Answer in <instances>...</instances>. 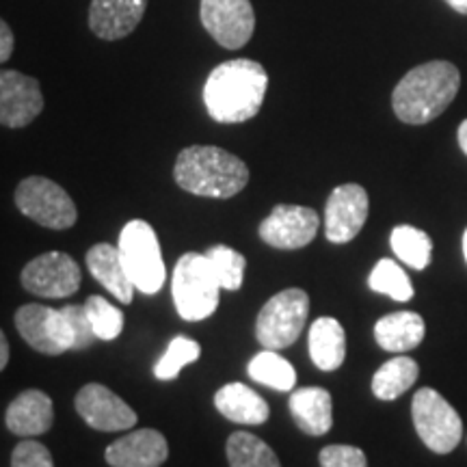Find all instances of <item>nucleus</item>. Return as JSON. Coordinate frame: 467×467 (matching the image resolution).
<instances>
[{
    "instance_id": "nucleus-1",
    "label": "nucleus",
    "mask_w": 467,
    "mask_h": 467,
    "mask_svg": "<svg viewBox=\"0 0 467 467\" xmlns=\"http://www.w3.org/2000/svg\"><path fill=\"white\" fill-rule=\"evenodd\" d=\"M268 89V74L254 58H230L208 74L203 104L219 124H243L260 113Z\"/></svg>"
},
{
    "instance_id": "nucleus-2",
    "label": "nucleus",
    "mask_w": 467,
    "mask_h": 467,
    "mask_svg": "<svg viewBox=\"0 0 467 467\" xmlns=\"http://www.w3.org/2000/svg\"><path fill=\"white\" fill-rule=\"evenodd\" d=\"M461 74L454 63L431 61L409 69L392 93L394 113L400 121L422 126L440 117L457 98Z\"/></svg>"
},
{
    "instance_id": "nucleus-3",
    "label": "nucleus",
    "mask_w": 467,
    "mask_h": 467,
    "mask_svg": "<svg viewBox=\"0 0 467 467\" xmlns=\"http://www.w3.org/2000/svg\"><path fill=\"white\" fill-rule=\"evenodd\" d=\"M173 178L191 195L230 200L247 186L249 167L217 145H191L178 154Z\"/></svg>"
},
{
    "instance_id": "nucleus-4",
    "label": "nucleus",
    "mask_w": 467,
    "mask_h": 467,
    "mask_svg": "<svg viewBox=\"0 0 467 467\" xmlns=\"http://www.w3.org/2000/svg\"><path fill=\"white\" fill-rule=\"evenodd\" d=\"M221 284L206 254H184L173 268L171 295L178 314L189 323L206 320L219 307Z\"/></svg>"
},
{
    "instance_id": "nucleus-5",
    "label": "nucleus",
    "mask_w": 467,
    "mask_h": 467,
    "mask_svg": "<svg viewBox=\"0 0 467 467\" xmlns=\"http://www.w3.org/2000/svg\"><path fill=\"white\" fill-rule=\"evenodd\" d=\"M117 249L134 288L143 295H156L165 284V262L154 227L141 219L130 221L119 234Z\"/></svg>"
},
{
    "instance_id": "nucleus-6",
    "label": "nucleus",
    "mask_w": 467,
    "mask_h": 467,
    "mask_svg": "<svg viewBox=\"0 0 467 467\" xmlns=\"http://www.w3.org/2000/svg\"><path fill=\"white\" fill-rule=\"evenodd\" d=\"M309 296L301 288L282 290L260 309L255 337L265 348L282 350L299 340L307 323Z\"/></svg>"
},
{
    "instance_id": "nucleus-7",
    "label": "nucleus",
    "mask_w": 467,
    "mask_h": 467,
    "mask_svg": "<svg viewBox=\"0 0 467 467\" xmlns=\"http://www.w3.org/2000/svg\"><path fill=\"white\" fill-rule=\"evenodd\" d=\"M411 416L420 440L429 451L448 454L459 446L463 424L451 402L431 388L418 389L411 402Z\"/></svg>"
},
{
    "instance_id": "nucleus-8",
    "label": "nucleus",
    "mask_w": 467,
    "mask_h": 467,
    "mask_svg": "<svg viewBox=\"0 0 467 467\" xmlns=\"http://www.w3.org/2000/svg\"><path fill=\"white\" fill-rule=\"evenodd\" d=\"M16 206L25 217L48 230H67L78 219L72 197L44 175H31L17 184Z\"/></svg>"
},
{
    "instance_id": "nucleus-9",
    "label": "nucleus",
    "mask_w": 467,
    "mask_h": 467,
    "mask_svg": "<svg viewBox=\"0 0 467 467\" xmlns=\"http://www.w3.org/2000/svg\"><path fill=\"white\" fill-rule=\"evenodd\" d=\"M200 20L210 37L227 50H238L255 31L251 0H200Z\"/></svg>"
},
{
    "instance_id": "nucleus-10",
    "label": "nucleus",
    "mask_w": 467,
    "mask_h": 467,
    "mask_svg": "<svg viewBox=\"0 0 467 467\" xmlns=\"http://www.w3.org/2000/svg\"><path fill=\"white\" fill-rule=\"evenodd\" d=\"M80 266L72 255L61 251L37 255L22 271V285L46 299H66L80 288Z\"/></svg>"
},
{
    "instance_id": "nucleus-11",
    "label": "nucleus",
    "mask_w": 467,
    "mask_h": 467,
    "mask_svg": "<svg viewBox=\"0 0 467 467\" xmlns=\"http://www.w3.org/2000/svg\"><path fill=\"white\" fill-rule=\"evenodd\" d=\"M318 227L317 210L279 203L260 223V238L275 249H301L317 238Z\"/></svg>"
},
{
    "instance_id": "nucleus-12",
    "label": "nucleus",
    "mask_w": 467,
    "mask_h": 467,
    "mask_svg": "<svg viewBox=\"0 0 467 467\" xmlns=\"http://www.w3.org/2000/svg\"><path fill=\"white\" fill-rule=\"evenodd\" d=\"M370 202L359 184H342L331 191L325 206V236L329 243H350L361 232Z\"/></svg>"
},
{
    "instance_id": "nucleus-13",
    "label": "nucleus",
    "mask_w": 467,
    "mask_h": 467,
    "mask_svg": "<svg viewBox=\"0 0 467 467\" xmlns=\"http://www.w3.org/2000/svg\"><path fill=\"white\" fill-rule=\"evenodd\" d=\"M44 110L39 80L16 69H0V126L25 128Z\"/></svg>"
},
{
    "instance_id": "nucleus-14",
    "label": "nucleus",
    "mask_w": 467,
    "mask_h": 467,
    "mask_svg": "<svg viewBox=\"0 0 467 467\" xmlns=\"http://www.w3.org/2000/svg\"><path fill=\"white\" fill-rule=\"evenodd\" d=\"M76 411L91 429L115 433V431H128L137 424V413L128 407L107 385L89 383L76 394Z\"/></svg>"
},
{
    "instance_id": "nucleus-15",
    "label": "nucleus",
    "mask_w": 467,
    "mask_h": 467,
    "mask_svg": "<svg viewBox=\"0 0 467 467\" xmlns=\"http://www.w3.org/2000/svg\"><path fill=\"white\" fill-rule=\"evenodd\" d=\"M148 0H91L89 28L104 42H119L141 25Z\"/></svg>"
},
{
    "instance_id": "nucleus-16",
    "label": "nucleus",
    "mask_w": 467,
    "mask_h": 467,
    "mask_svg": "<svg viewBox=\"0 0 467 467\" xmlns=\"http://www.w3.org/2000/svg\"><path fill=\"white\" fill-rule=\"evenodd\" d=\"M167 457L165 435L154 429L132 431L107 448V463L113 467H161Z\"/></svg>"
},
{
    "instance_id": "nucleus-17",
    "label": "nucleus",
    "mask_w": 467,
    "mask_h": 467,
    "mask_svg": "<svg viewBox=\"0 0 467 467\" xmlns=\"http://www.w3.org/2000/svg\"><path fill=\"white\" fill-rule=\"evenodd\" d=\"M5 422L14 435H44L55 422V407H52L50 396L42 389H25L9 402Z\"/></svg>"
},
{
    "instance_id": "nucleus-18",
    "label": "nucleus",
    "mask_w": 467,
    "mask_h": 467,
    "mask_svg": "<svg viewBox=\"0 0 467 467\" xmlns=\"http://www.w3.org/2000/svg\"><path fill=\"white\" fill-rule=\"evenodd\" d=\"M295 422L306 435H327L334 426V402L325 388L295 389L288 400Z\"/></svg>"
},
{
    "instance_id": "nucleus-19",
    "label": "nucleus",
    "mask_w": 467,
    "mask_h": 467,
    "mask_svg": "<svg viewBox=\"0 0 467 467\" xmlns=\"http://www.w3.org/2000/svg\"><path fill=\"white\" fill-rule=\"evenodd\" d=\"M87 266H89L91 275L107 288L115 299L121 303H132L134 296V284L130 275H128L124 262H121L119 249L109 243L93 244L87 251Z\"/></svg>"
},
{
    "instance_id": "nucleus-20",
    "label": "nucleus",
    "mask_w": 467,
    "mask_h": 467,
    "mask_svg": "<svg viewBox=\"0 0 467 467\" xmlns=\"http://www.w3.org/2000/svg\"><path fill=\"white\" fill-rule=\"evenodd\" d=\"M214 405H217L221 416L230 422L258 426L268 420V405L258 392L244 383H227L214 394Z\"/></svg>"
},
{
    "instance_id": "nucleus-21",
    "label": "nucleus",
    "mask_w": 467,
    "mask_h": 467,
    "mask_svg": "<svg viewBox=\"0 0 467 467\" xmlns=\"http://www.w3.org/2000/svg\"><path fill=\"white\" fill-rule=\"evenodd\" d=\"M309 358L320 370L331 372L347 358V334L336 318L323 317L309 327Z\"/></svg>"
},
{
    "instance_id": "nucleus-22",
    "label": "nucleus",
    "mask_w": 467,
    "mask_h": 467,
    "mask_svg": "<svg viewBox=\"0 0 467 467\" xmlns=\"http://www.w3.org/2000/svg\"><path fill=\"white\" fill-rule=\"evenodd\" d=\"M426 336L424 318L416 312H396L383 317L375 325V340L389 353H405L420 347Z\"/></svg>"
},
{
    "instance_id": "nucleus-23",
    "label": "nucleus",
    "mask_w": 467,
    "mask_h": 467,
    "mask_svg": "<svg viewBox=\"0 0 467 467\" xmlns=\"http://www.w3.org/2000/svg\"><path fill=\"white\" fill-rule=\"evenodd\" d=\"M52 312L55 309L39 306V303H28L16 312L17 334L25 337V342L44 355H61L66 353L55 336L52 327Z\"/></svg>"
},
{
    "instance_id": "nucleus-24",
    "label": "nucleus",
    "mask_w": 467,
    "mask_h": 467,
    "mask_svg": "<svg viewBox=\"0 0 467 467\" xmlns=\"http://www.w3.org/2000/svg\"><path fill=\"white\" fill-rule=\"evenodd\" d=\"M418 375L420 368L416 359L407 358V355H396L375 372L372 392L379 400H396L418 381Z\"/></svg>"
},
{
    "instance_id": "nucleus-25",
    "label": "nucleus",
    "mask_w": 467,
    "mask_h": 467,
    "mask_svg": "<svg viewBox=\"0 0 467 467\" xmlns=\"http://www.w3.org/2000/svg\"><path fill=\"white\" fill-rule=\"evenodd\" d=\"M52 327L63 350L89 348L98 340L85 306H66L52 312Z\"/></svg>"
},
{
    "instance_id": "nucleus-26",
    "label": "nucleus",
    "mask_w": 467,
    "mask_h": 467,
    "mask_svg": "<svg viewBox=\"0 0 467 467\" xmlns=\"http://www.w3.org/2000/svg\"><path fill=\"white\" fill-rule=\"evenodd\" d=\"M249 377L255 383L277 389V392H292L296 385V372L288 359H284L277 350L265 348L249 361Z\"/></svg>"
},
{
    "instance_id": "nucleus-27",
    "label": "nucleus",
    "mask_w": 467,
    "mask_h": 467,
    "mask_svg": "<svg viewBox=\"0 0 467 467\" xmlns=\"http://www.w3.org/2000/svg\"><path fill=\"white\" fill-rule=\"evenodd\" d=\"M227 461L230 467H282L266 441L244 431L230 435L227 440Z\"/></svg>"
},
{
    "instance_id": "nucleus-28",
    "label": "nucleus",
    "mask_w": 467,
    "mask_h": 467,
    "mask_svg": "<svg viewBox=\"0 0 467 467\" xmlns=\"http://www.w3.org/2000/svg\"><path fill=\"white\" fill-rule=\"evenodd\" d=\"M389 243H392V251L400 262L416 268V271H424L429 266L431 255H433V243L426 232L413 225H399L392 230Z\"/></svg>"
},
{
    "instance_id": "nucleus-29",
    "label": "nucleus",
    "mask_w": 467,
    "mask_h": 467,
    "mask_svg": "<svg viewBox=\"0 0 467 467\" xmlns=\"http://www.w3.org/2000/svg\"><path fill=\"white\" fill-rule=\"evenodd\" d=\"M368 285H370V290L379 292V295H388L400 303H405L413 296V285L409 282L407 273L389 258L377 262L370 277H368Z\"/></svg>"
},
{
    "instance_id": "nucleus-30",
    "label": "nucleus",
    "mask_w": 467,
    "mask_h": 467,
    "mask_svg": "<svg viewBox=\"0 0 467 467\" xmlns=\"http://www.w3.org/2000/svg\"><path fill=\"white\" fill-rule=\"evenodd\" d=\"M200 355L202 347L195 340L184 336L173 337L171 344H169L165 350V355L156 361L154 375L156 379H161V381H173V379L180 375V370H182L184 366L192 364V361L200 359Z\"/></svg>"
},
{
    "instance_id": "nucleus-31",
    "label": "nucleus",
    "mask_w": 467,
    "mask_h": 467,
    "mask_svg": "<svg viewBox=\"0 0 467 467\" xmlns=\"http://www.w3.org/2000/svg\"><path fill=\"white\" fill-rule=\"evenodd\" d=\"M206 258L214 268V275H217L221 288L241 290L244 266H247V260H244L243 254H238L232 247H225V244H217V247H210L206 251Z\"/></svg>"
},
{
    "instance_id": "nucleus-32",
    "label": "nucleus",
    "mask_w": 467,
    "mask_h": 467,
    "mask_svg": "<svg viewBox=\"0 0 467 467\" xmlns=\"http://www.w3.org/2000/svg\"><path fill=\"white\" fill-rule=\"evenodd\" d=\"M85 312L91 320L93 331H96L98 340H115L119 337L121 329H124V314L117 309L113 303H109L104 296L93 295L85 301Z\"/></svg>"
},
{
    "instance_id": "nucleus-33",
    "label": "nucleus",
    "mask_w": 467,
    "mask_h": 467,
    "mask_svg": "<svg viewBox=\"0 0 467 467\" xmlns=\"http://www.w3.org/2000/svg\"><path fill=\"white\" fill-rule=\"evenodd\" d=\"M11 467H55V461L44 443L25 440L14 448Z\"/></svg>"
},
{
    "instance_id": "nucleus-34",
    "label": "nucleus",
    "mask_w": 467,
    "mask_h": 467,
    "mask_svg": "<svg viewBox=\"0 0 467 467\" xmlns=\"http://www.w3.org/2000/svg\"><path fill=\"white\" fill-rule=\"evenodd\" d=\"M318 459L320 467H368L366 454L361 448L342 446V443H334V446L323 448Z\"/></svg>"
},
{
    "instance_id": "nucleus-35",
    "label": "nucleus",
    "mask_w": 467,
    "mask_h": 467,
    "mask_svg": "<svg viewBox=\"0 0 467 467\" xmlns=\"http://www.w3.org/2000/svg\"><path fill=\"white\" fill-rule=\"evenodd\" d=\"M14 46H16L14 31H11L7 22L0 17V63L9 61L11 55H14Z\"/></svg>"
},
{
    "instance_id": "nucleus-36",
    "label": "nucleus",
    "mask_w": 467,
    "mask_h": 467,
    "mask_svg": "<svg viewBox=\"0 0 467 467\" xmlns=\"http://www.w3.org/2000/svg\"><path fill=\"white\" fill-rule=\"evenodd\" d=\"M9 364V342H7V336L3 334V329H0V372L5 370Z\"/></svg>"
},
{
    "instance_id": "nucleus-37",
    "label": "nucleus",
    "mask_w": 467,
    "mask_h": 467,
    "mask_svg": "<svg viewBox=\"0 0 467 467\" xmlns=\"http://www.w3.org/2000/svg\"><path fill=\"white\" fill-rule=\"evenodd\" d=\"M459 148L463 150V154L467 156V119L461 121L459 126Z\"/></svg>"
},
{
    "instance_id": "nucleus-38",
    "label": "nucleus",
    "mask_w": 467,
    "mask_h": 467,
    "mask_svg": "<svg viewBox=\"0 0 467 467\" xmlns=\"http://www.w3.org/2000/svg\"><path fill=\"white\" fill-rule=\"evenodd\" d=\"M446 3L451 5L454 11H459V14L467 16V0H446Z\"/></svg>"
},
{
    "instance_id": "nucleus-39",
    "label": "nucleus",
    "mask_w": 467,
    "mask_h": 467,
    "mask_svg": "<svg viewBox=\"0 0 467 467\" xmlns=\"http://www.w3.org/2000/svg\"><path fill=\"white\" fill-rule=\"evenodd\" d=\"M463 255H465V262H467V230L463 234Z\"/></svg>"
}]
</instances>
